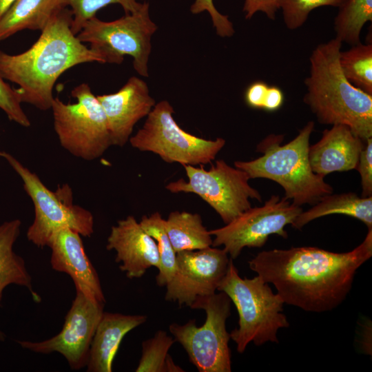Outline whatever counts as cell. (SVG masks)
<instances>
[{"label":"cell","instance_id":"cell-28","mask_svg":"<svg viewBox=\"0 0 372 372\" xmlns=\"http://www.w3.org/2000/svg\"><path fill=\"white\" fill-rule=\"evenodd\" d=\"M141 0H59L62 8H70L72 14L71 29L76 35L84 24L96 12L110 4H119L125 14L137 11L142 5Z\"/></svg>","mask_w":372,"mask_h":372},{"label":"cell","instance_id":"cell-22","mask_svg":"<svg viewBox=\"0 0 372 372\" xmlns=\"http://www.w3.org/2000/svg\"><path fill=\"white\" fill-rule=\"evenodd\" d=\"M61 8L59 0H17L0 19V41L23 30L41 31Z\"/></svg>","mask_w":372,"mask_h":372},{"label":"cell","instance_id":"cell-6","mask_svg":"<svg viewBox=\"0 0 372 372\" xmlns=\"http://www.w3.org/2000/svg\"><path fill=\"white\" fill-rule=\"evenodd\" d=\"M0 157L21 178L24 190L34 205V220L27 231L30 242L43 248L56 232L65 228L76 231L81 236H91L94 232L93 215L74 203L72 189L68 184L59 185L52 191L11 154L0 151Z\"/></svg>","mask_w":372,"mask_h":372},{"label":"cell","instance_id":"cell-19","mask_svg":"<svg viewBox=\"0 0 372 372\" xmlns=\"http://www.w3.org/2000/svg\"><path fill=\"white\" fill-rule=\"evenodd\" d=\"M146 320L145 315L103 312L91 343L87 371L111 372L123 338Z\"/></svg>","mask_w":372,"mask_h":372},{"label":"cell","instance_id":"cell-8","mask_svg":"<svg viewBox=\"0 0 372 372\" xmlns=\"http://www.w3.org/2000/svg\"><path fill=\"white\" fill-rule=\"evenodd\" d=\"M74 103L54 97L52 111L54 128L63 148L73 156L93 161L112 145L104 110L90 87L81 83L72 90Z\"/></svg>","mask_w":372,"mask_h":372},{"label":"cell","instance_id":"cell-14","mask_svg":"<svg viewBox=\"0 0 372 372\" xmlns=\"http://www.w3.org/2000/svg\"><path fill=\"white\" fill-rule=\"evenodd\" d=\"M230 259L224 249L212 246L176 253L175 271L165 286V299L190 307L197 298L215 293Z\"/></svg>","mask_w":372,"mask_h":372},{"label":"cell","instance_id":"cell-7","mask_svg":"<svg viewBox=\"0 0 372 372\" xmlns=\"http://www.w3.org/2000/svg\"><path fill=\"white\" fill-rule=\"evenodd\" d=\"M231 300L224 292L197 298L189 307L203 309L205 323L197 327L196 320L183 324L172 323L169 330L175 342L186 351L190 362L200 372H231L229 333L226 322L229 317Z\"/></svg>","mask_w":372,"mask_h":372},{"label":"cell","instance_id":"cell-29","mask_svg":"<svg viewBox=\"0 0 372 372\" xmlns=\"http://www.w3.org/2000/svg\"><path fill=\"white\" fill-rule=\"evenodd\" d=\"M347 0H279L286 27L291 30L300 28L311 12L321 6L340 8Z\"/></svg>","mask_w":372,"mask_h":372},{"label":"cell","instance_id":"cell-13","mask_svg":"<svg viewBox=\"0 0 372 372\" xmlns=\"http://www.w3.org/2000/svg\"><path fill=\"white\" fill-rule=\"evenodd\" d=\"M104 303L90 298L76 290L63 328L55 336L41 342L18 341L24 349L48 354L57 352L72 370L86 366L91 343L103 313Z\"/></svg>","mask_w":372,"mask_h":372},{"label":"cell","instance_id":"cell-16","mask_svg":"<svg viewBox=\"0 0 372 372\" xmlns=\"http://www.w3.org/2000/svg\"><path fill=\"white\" fill-rule=\"evenodd\" d=\"M106 249L116 253L115 261L129 278L142 277L152 267L160 265L155 240L142 228L133 216L119 220L111 228Z\"/></svg>","mask_w":372,"mask_h":372},{"label":"cell","instance_id":"cell-32","mask_svg":"<svg viewBox=\"0 0 372 372\" xmlns=\"http://www.w3.org/2000/svg\"><path fill=\"white\" fill-rule=\"evenodd\" d=\"M355 169L361 177V196H372V138L365 141Z\"/></svg>","mask_w":372,"mask_h":372},{"label":"cell","instance_id":"cell-30","mask_svg":"<svg viewBox=\"0 0 372 372\" xmlns=\"http://www.w3.org/2000/svg\"><path fill=\"white\" fill-rule=\"evenodd\" d=\"M21 103L17 90L11 87L0 74V109L5 112L9 120L28 127L31 123Z\"/></svg>","mask_w":372,"mask_h":372},{"label":"cell","instance_id":"cell-27","mask_svg":"<svg viewBox=\"0 0 372 372\" xmlns=\"http://www.w3.org/2000/svg\"><path fill=\"white\" fill-rule=\"evenodd\" d=\"M173 337L163 330L142 342V355L136 369V372H183L181 367L176 365L169 350L174 343Z\"/></svg>","mask_w":372,"mask_h":372},{"label":"cell","instance_id":"cell-17","mask_svg":"<svg viewBox=\"0 0 372 372\" xmlns=\"http://www.w3.org/2000/svg\"><path fill=\"white\" fill-rule=\"evenodd\" d=\"M81 236L69 228L62 229L53 235L48 244L51 249L52 268L68 274L76 290L105 303L98 273L85 251Z\"/></svg>","mask_w":372,"mask_h":372},{"label":"cell","instance_id":"cell-15","mask_svg":"<svg viewBox=\"0 0 372 372\" xmlns=\"http://www.w3.org/2000/svg\"><path fill=\"white\" fill-rule=\"evenodd\" d=\"M96 97L107 119L112 145L120 147L129 141L134 125L156 104L147 83L136 76L130 77L116 92Z\"/></svg>","mask_w":372,"mask_h":372},{"label":"cell","instance_id":"cell-1","mask_svg":"<svg viewBox=\"0 0 372 372\" xmlns=\"http://www.w3.org/2000/svg\"><path fill=\"white\" fill-rule=\"evenodd\" d=\"M372 256V229L353 250L336 253L316 247L259 252L249 268L273 284L285 303L306 311L324 312L340 305L351 289L357 270Z\"/></svg>","mask_w":372,"mask_h":372},{"label":"cell","instance_id":"cell-12","mask_svg":"<svg viewBox=\"0 0 372 372\" xmlns=\"http://www.w3.org/2000/svg\"><path fill=\"white\" fill-rule=\"evenodd\" d=\"M302 211L285 197L273 195L262 206L251 207L224 227L209 230L214 236L211 246L223 245L234 260L245 247H262L271 234L287 238L285 227Z\"/></svg>","mask_w":372,"mask_h":372},{"label":"cell","instance_id":"cell-36","mask_svg":"<svg viewBox=\"0 0 372 372\" xmlns=\"http://www.w3.org/2000/svg\"><path fill=\"white\" fill-rule=\"evenodd\" d=\"M17 0H0V19Z\"/></svg>","mask_w":372,"mask_h":372},{"label":"cell","instance_id":"cell-21","mask_svg":"<svg viewBox=\"0 0 372 372\" xmlns=\"http://www.w3.org/2000/svg\"><path fill=\"white\" fill-rule=\"evenodd\" d=\"M331 214L355 218L364 223L368 229H372V196L359 197L353 192L325 195L311 208L302 211L291 225L301 229L309 222Z\"/></svg>","mask_w":372,"mask_h":372},{"label":"cell","instance_id":"cell-18","mask_svg":"<svg viewBox=\"0 0 372 372\" xmlns=\"http://www.w3.org/2000/svg\"><path fill=\"white\" fill-rule=\"evenodd\" d=\"M365 142L344 125H333L323 131L321 138L309 145L312 171L323 177L334 172L355 169Z\"/></svg>","mask_w":372,"mask_h":372},{"label":"cell","instance_id":"cell-35","mask_svg":"<svg viewBox=\"0 0 372 372\" xmlns=\"http://www.w3.org/2000/svg\"><path fill=\"white\" fill-rule=\"evenodd\" d=\"M284 102L282 91L276 85L269 86L265 98L262 110L274 112L280 109Z\"/></svg>","mask_w":372,"mask_h":372},{"label":"cell","instance_id":"cell-4","mask_svg":"<svg viewBox=\"0 0 372 372\" xmlns=\"http://www.w3.org/2000/svg\"><path fill=\"white\" fill-rule=\"evenodd\" d=\"M314 123L309 121L291 141L280 145L283 135L270 134L257 145L262 155L249 161H236L234 166L245 171L250 178H262L278 183L285 198L302 206L313 205L333 193L324 177L315 174L310 166L308 151Z\"/></svg>","mask_w":372,"mask_h":372},{"label":"cell","instance_id":"cell-3","mask_svg":"<svg viewBox=\"0 0 372 372\" xmlns=\"http://www.w3.org/2000/svg\"><path fill=\"white\" fill-rule=\"evenodd\" d=\"M342 43L334 38L314 48L303 101L320 123L346 125L365 142L372 138V95L344 75L339 63Z\"/></svg>","mask_w":372,"mask_h":372},{"label":"cell","instance_id":"cell-23","mask_svg":"<svg viewBox=\"0 0 372 372\" xmlns=\"http://www.w3.org/2000/svg\"><path fill=\"white\" fill-rule=\"evenodd\" d=\"M165 226L174 251H194L211 247V235L198 214L174 211L165 220Z\"/></svg>","mask_w":372,"mask_h":372},{"label":"cell","instance_id":"cell-20","mask_svg":"<svg viewBox=\"0 0 372 372\" xmlns=\"http://www.w3.org/2000/svg\"><path fill=\"white\" fill-rule=\"evenodd\" d=\"M19 219L6 221L0 225V304L4 289L14 284L26 287L36 302H40V296L34 291L32 278L29 274L25 260L14 251V245L21 231ZM5 335L0 331V340Z\"/></svg>","mask_w":372,"mask_h":372},{"label":"cell","instance_id":"cell-2","mask_svg":"<svg viewBox=\"0 0 372 372\" xmlns=\"http://www.w3.org/2000/svg\"><path fill=\"white\" fill-rule=\"evenodd\" d=\"M72 14L59 9L26 51L9 54L0 50V74L19 85L21 103L41 110L51 109L53 87L68 69L82 63H104L101 56L84 45L72 31Z\"/></svg>","mask_w":372,"mask_h":372},{"label":"cell","instance_id":"cell-10","mask_svg":"<svg viewBox=\"0 0 372 372\" xmlns=\"http://www.w3.org/2000/svg\"><path fill=\"white\" fill-rule=\"evenodd\" d=\"M174 108L167 101L155 104L137 133L129 139L140 151L150 152L166 163L182 165L211 163L225 145V140H207L183 130L173 117Z\"/></svg>","mask_w":372,"mask_h":372},{"label":"cell","instance_id":"cell-26","mask_svg":"<svg viewBox=\"0 0 372 372\" xmlns=\"http://www.w3.org/2000/svg\"><path fill=\"white\" fill-rule=\"evenodd\" d=\"M139 223L157 244L160 265L156 281L159 287L166 286L175 271L176 252L167 235L165 219L162 218L159 212H155L149 216H143Z\"/></svg>","mask_w":372,"mask_h":372},{"label":"cell","instance_id":"cell-25","mask_svg":"<svg viewBox=\"0 0 372 372\" xmlns=\"http://www.w3.org/2000/svg\"><path fill=\"white\" fill-rule=\"evenodd\" d=\"M339 63L347 80L355 87L372 95V44L361 42L340 51Z\"/></svg>","mask_w":372,"mask_h":372},{"label":"cell","instance_id":"cell-24","mask_svg":"<svg viewBox=\"0 0 372 372\" xmlns=\"http://www.w3.org/2000/svg\"><path fill=\"white\" fill-rule=\"evenodd\" d=\"M372 21V0H347L339 8L334 20L335 37L342 43L355 45L360 42L364 25Z\"/></svg>","mask_w":372,"mask_h":372},{"label":"cell","instance_id":"cell-33","mask_svg":"<svg viewBox=\"0 0 372 372\" xmlns=\"http://www.w3.org/2000/svg\"><path fill=\"white\" fill-rule=\"evenodd\" d=\"M279 0H245L242 11L245 19H250L256 12H262L274 20L279 9Z\"/></svg>","mask_w":372,"mask_h":372},{"label":"cell","instance_id":"cell-9","mask_svg":"<svg viewBox=\"0 0 372 372\" xmlns=\"http://www.w3.org/2000/svg\"><path fill=\"white\" fill-rule=\"evenodd\" d=\"M149 11V3L143 2L137 11L112 21L92 17L76 37L82 43H90V48L101 56L104 63L121 64L125 56H132L135 71L147 77L151 39L158 28Z\"/></svg>","mask_w":372,"mask_h":372},{"label":"cell","instance_id":"cell-31","mask_svg":"<svg viewBox=\"0 0 372 372\" xmlns=\"http://www.w3.org/2000/svg\"><path fill=\"white\" fill-rule=\"evenodd\" d=\"M192 14L207 11L211 16L216 34L221 37H230L234 34L233 23L227 15L220 14L215 8L213 0H195L190 8Z\"/></svg>","mask_w":372,"mask_h":372},{"label":"cell","instance_id":"cell-34","mask_svg":"<svg viewBox=\"0 0 372 372\" xmlns=\"http://www.w3.org/2000/svg\"><path fill=\"white\" fill-rule=\"evenodd\" d=\"M268 87L269 85L262 81H256L249 85L245 92L247 105L254 109L262 110Z\"/></svg>","mask_w":372,"mask_h":372},{"label":"cell","instance_id":"cell-5","mask_svg":"<svg viewBox=\"0 0 372 372\" xmlns=\"http://www.w3.org/2000/svg\"><path fill=\"white\" fill-rule=\"evenodd\" d=\"M217 291L225 293L238 311V327L229 335L240 353L250 342L256 346L267 342L278 343V329L289 326L282 313L285 302L278 293H274L258 275L251 279L242 278L231 258Z\"/></svg>","mask_w":372,"mask_h":372},{"label":"cell","instance_id":"cell-11","mask_svg":"<svg viewBox=\"0 0 372 372\" xmlns=\"http://www.w3.org/2000/svg\"><path fill=\"white\" fill-rule=\"evenodd\" d=\"M187 180L180 178L165 188L172 193H193L199 196L227 224L251 207L249 199L262 201L260 192L252 187L243 170L217 160L207 170L203 165L184 166Z\"/></svg>","mask_w":372,"mask_h":372}]
</instances>
